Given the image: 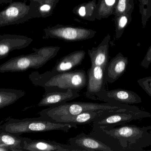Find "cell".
<instances>
[{
    "label": "cell",
    "instance_id": "1",
    "mask_svg": "<svg viewBox=\"0 0 151 151\" xmlns=\"http://www.w3.org/2000/svg\"><path fill=\"white\" fill-rule=\"evenodd\" d=\"M151 126H117L110 128H92V132L110 144L114 151H142L151 146Z\"/></svg>",
    "mask_w": 151,
    "mask_h": 151
},
{
    "label": "cell",
    "instance_id": "2",
    "mask_svg": "<svg viewBox=\"0 0 151 151\" xmlns=\"http://www.w3.org/2000/svg\"><path fill=\"white\" fill-rule=\"evenodd\" d=\"M32 79L34 84L42 87L45 91L71 89L79 92L87 86V74L83 70L60 73L47 71L42 74L34 73Z\"/></svg>",
    "mask_w": 151,
    "mask_h": 151
},
{
    "label": "cell",
    "instance_id": "3",
    "mask_svg": "<svg viewBox=\"0 0 151 151\" xmlns=\"http://www.w3.org/2000/svg\"><path fill=\"white\" fill-rule=\"evenodd\" d=\"M134 105L117 103H104L76 102L65 103L42 110L41 117L50 121L63 116L75 115L81 113L98 111H115L127 110Z\"/></svg>",
    "mask_w": 151,
    "mask_h": 151
},
{
    "label": "cell",
    "instance_id": "4",
    "mask_svg": "<svg viewBox=\"0 0 151 151\" xmlns=\"http://www.w3.org/2000/svg\"><path fill=\"white\" fill-rule=\"evenodd\" d=\"M60 49V47L53 46L34 48V53L12 59L5 63L4 66L19 70L31 68L38 69L55 57Z\"/></svg>",
    "mask_w": 151,
    "mask_h": 151
},
{
    "label": "cell",
    "instance_id": "5",
    "mask_svg": "<svg viewBox=\"0 0 151 151\" xmlns=\"http://www.w3.org/2000/svg\"><path fill=\"white\" fill-rule=\"evenodd\" d=\"M151 117L150 113L134 105L127 110L106 113L93 122V128H110L126 125L133 121Z\"/></svg>",
    "mask_w": 151,
    "mask_h": 151
},
{
    "label": "cell",
    "instance_id": "6",
    "mask_svg": "<svg viewBox=\"0 0 151 151\" xmlns=\"http://www.w3.org/2000/svg\"><path fill=\"white\" fill-rule=\"evenodd\" d=\"M44 39L55 38L73 42L91 39L96 32L83 27L57 25L44 29Z\"/></svg>",
    "mask_w": 151,
    "mask_h": 151
},
{
    "label": "cell",
    "instance_id": "7",
    "mask_svg": "<svg viewBox=\"0 0 151 151\" xmlns=\"http://www.w3.org/2000/svg\"><path fill=\"white\" fill-rule=\"evenodd\" d=\"M32 18L30 5L24 2H12L0 12V27L22 24Z\"/></svg>",
    "mask_w": 151,
    "mask_h": 151
},
{
    "label": "cell",
    "instance_id": "8",
    "mask_svg": "<svg viewBox=\"0 0 151 151\" xmlns=\"http://www.w3.org/2000/svg\"><path fill=\"white\" fill-rule=\"evenodd\" d=\"M68 142L81 151H114L111 145L92 132L89 134L81 133L70 138Z\"/></svg>",
    "mask_w": 151,
    "mask_h": 151
},
{
    "label": "cell",
    "instance_id": "9",
    "mask_svg": "<svg viewBox=\"0 0 151 151\" xmlns=\"http://www.w3.org/2000/svg\"><path fill=\"white\" fill-rule=\"evenodd\" d=\"M105 69L100 66H91L87 72L86 97L93 100H98L97 95L105 89Z\"/></svg>",
    "mask_w": 151,
    "mask_h": 151
},
{
    "label": "cell",
    "instance_id": "10",
    "mask_svg": "<svg viewBox=\"0 0 151 151\" xmlns=\"http://www.w3.org/2000/svg\"><path fill=\"white\" fill-rule=\"evenodd\" d=\"M98 99L104 102L134 104L142 103V98L132 90L117 89L107 90L105 89L97 95Z\"/></svg>",
    "mask_w": 151,
    "mask_h": 151
},
{
    "label": "cell",
    "instance_id": "11",
    "mask_svg": "<svg viewBox=\"0 0 151 151\" xmlns=\"http://www.w3.org/2000/svg\"><path fill=\"white\" fill-rule=\"evenodd\" d=\"M33 40L27 36L18 35H0V58L7 56L12 51L29 46Z\"/></svg>",
    "mask_w": 151,
    "mask_h": 151
},
{
    "label": "cell",
    "instance_id": "12",
    "mask_svg": "<svg viewBox=\"0 0 151 151\" xmlns=\"http://www.w3.org/2000/svg\"><path fill=\"white\" fill-rule=\"evenodd\" d=\"M80 96L79 92L69 89L64 90L45 91L37 106H55L75 99Z\"/></svg>",
    "mask_w": 151,
    "mask_h": 151
},
{
    "label": "cell",
    "instance_id": "13",
    "mask_svg": "<svg viewBox=\"0 0 151 151\" xmlns=\"http://www.w3.org/2000/svg\"><path fill=\"white\" fill-rule=\"evenodd\" d=\"M128 59L119 53L108 62L104 72L106 82L113 83L120 78L126 72Z\"/></svg>",
    "mask_w": 151,
    "mask_h": 151
},
{
    "label": "cell",
    "instance_id": "14",
    "mask_svg": "<svg viewBox=\"0 0 151 151\" xmlns=\"http://www.w3.org/2000/svg\"><path fill=\"white\" fill-rule=\"evenodd\" d=\"M109 111H114L85 112L75 115L61 116L52 121L63 124H70L73 128H76L77 125H86L93 123Z\"/></svg>",
    "mask_w": 151,
    "mask_h": 151
},
{
    "label": "cell",
    "instance_id": "15",
    "mask_svg": "<svg viewBox=\"0 0 151 151\" xmlns=\"http://www.w3.org/2000/svg\"><path fill=\"white\" fill-rule=\"evenodd\" d=\"M110 40L111 35L108 34L97 47L88 50L91 66H100L106 69L109 62Z\"/></svg>",
    "mask_w": 151,
    "mask_h": 151
},
{
    "label": "cell",
    "instance_id": "16",
    "mask_svg": "<svg viewBox=\"0 0 151 151\" xmlns=\"http://www.w3.org/2000/svg\"><path fill=\"white\" fill-rule=\"evenodd\" d=\"M85 56V52L84 51H73L63 57L58 61L51 71L55 73L70 71L81 64Z\"/></svg>",
    "mask_w": 151,
    "mask_h": 151
},
{
    "label": "cell",
    "instance_id": "17",
    "mask_svg": "<svg viewBox=\"0 0 151 151\" xmlns=\"http://www.w3.org/2000/svg\"><path fill=\"white\" fill-rule=\"evenodd\" d=\"M29 150L41 151H81L70 144L58 143L54 141L40 140L31 141L27 143Z\"/></svg>",
    "mask_w": 151,
    "mask_h": 151
},
{
    "label": "cell",
    "instance_id": "18",
    "mask_svg": "<svg viewBox=\"0 0 151 151\" xmlns=\"http://www.w3.org/2000/svg\"><path fill=\"white\" fill-rule=\"evenodd\" d=\"M96 1L92 0L77 5L73 10V12L81 18L93 21L96 19Z\"/></svg>",
    "mask_w": 151,
    "mask_h": 151
},
{
    "label": "cell",
    "instance_id": "19",
    "mask_svg": "<svg viewBox=\"0 0 151 151\" xmlns=\"http://www.w3.org/2000/svg\"><path fill=\"white\" fill-rule=\"evenodd\" d=\"M117 0H99L97 4L96 19L107 18L113 15Z\"/></svg>",
    "mask_w": 151,
    "mask_h": 151
},
{
    "label": "cell",
    "instance_id": "20",
    "mask_svg": "<svg viewBox=\"0 0 151 151\" xmlns=\"http://www.w3.org/2000/svg\"><path fill=\"white\" fill-rule=\"evenodd\" d=\"M131 12L115 17V37L117 39L121 37L125 28L132 20Z\"/></svg>",
    "mask_w": 151,
    "mask_h": 151
},
{
    "label": "cell",
    "instance_id": "21",
    "mask_svg": "<svg viewBox=\"0 0 151 151\" xmlns=\"http://www.w3.org/2000/svg\"><path fill=\"white\" fill-rule=\"evenodd\" d=\"M134 9V0H117L113 15L116 17L125 13H132Z\"/></svg>",
    "mask_w": 151,
    "mask_h": 151
},
{
    "label": "cell",
    "instance_id": "22",
    "mask_svg": "<svg viewBox=\"0 0 151 151\" xmlns=\"http://www.w3.org/2000/svg\"><path fill=\"white\" fill-rule=\"evenodd\" d=\"M139 12L144 27L151 17V0H139Z\"/></svg>",
    "mask_w": 151,
    "mask_h": 151
},
{
    "label": "cell",
    "instance_id": "23",
    "mask_svg": "<svg viewBox=\"0 0 151 151\" xmlns=\"http://www.w3.org/2000/svg\"><path fill=\"white\" fill-rule=\"evenodd\" d=\"M137 83L151 98V76L139 79Z\"/></svg>",
    "mask_w": 151,
    "mask_h": 151
},
{
    "label": "cell",
    "instance_id": "24",
    "mask_svg": "<svg viewBox=\"0 0 151 151\" xmlns=\"http://www.w3.org/2000/svg\"><path fill=\"white\" fill-rule=\"evenodd\" d=\"M151 64V45L149 48L144 58L141 62V65L142 67L147 69Z\"/></svg>",
    "mask_w": 151,
    "mask_h": 151
},
{
    "label": "cell",
    "instance_id": "25",
    "mask_svg": "<svg viewBox=\"0 0 151 151\" xmlns=\"http://www.w3.org/2000/svg\"><path fill=\"white\" fill-rule=\"evenodd\" d=\"M1 139L2 142L6 145H13L15 143V139L10 136L3 135Z\"/></svg>",
    "mask_w": 151,
    "mask_h": 151
},
{
    "label": "cell",
    "instance_id": "26",
    "mask_svg": "<svg viewBox=\"0 0 151 151\" xmlns=\"http://www.w3.org/2000/svg\"><path fill=\"white\" fill-rule=\"evenodd\" d=\"M13 0H0V4H8L12 2Z\"/></svg>",
    "mask_w": 151,
    "mask_h": 151
},
{
    "label": "cell",
    "instance_id": "27",
    "mask_svg": "<svg viewBox=\"0 0 151 151\" xmlns=\"http://www.w3.org/2000/svg\"><path fill=\"white\" fill-rule=\"evenodd\" d=\"M36 1L40 3H41L46 1L47 0H36Z\"/></svg>",
    "mask_w": 151,
    "mask_h": 151
},
{
    "label": "cell",
    "instance_id": "28",
    "mask_svg": "<svg viewBox=\"0 0 151 151\" xmlns=\"http://www.w3.org/2000/svg\"><path fill=\"white\" fill-rule=\"evenodd\" d=\"M2 101V97L1 95H0V103H1V102Z\"/></svg>",
    "mask_w": 151,
    "mask_h": 151
},
{
    "label": "cell",
    "instance_id": "29",
    "mask_svg": "<svg viewBox=\"0 0 151 151\" xmlns=\"http://www.w3.org/2000/svg\"><path fill=\"white\" fill-rule=\"evenodd\" d=\"M150 132H151V130H150Z\"/></svg>",
    "mask_w": 151,
    "mask_h": 151
}]
</instances>
